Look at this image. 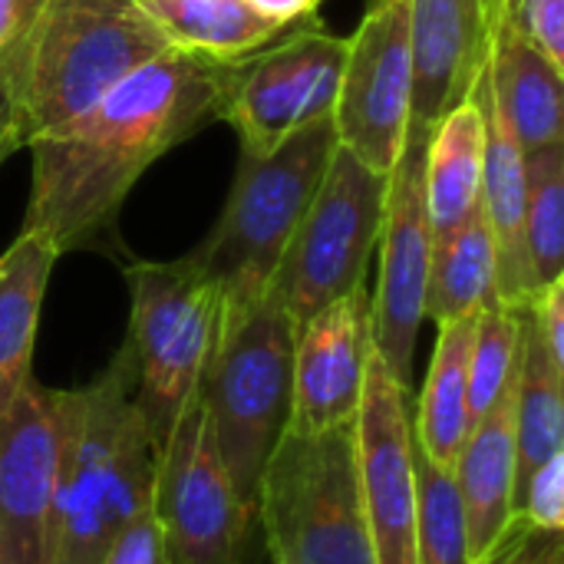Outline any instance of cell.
Instances as JSON below:
<instances>
[{
    "label": "cell",
    "mask_w": 564,
    "mask_h": 564,
    "mask_svg": "<svg viewBox=\"0 0 564 564\" xmlns=\"http://www.w3.org/2000/svg\"><path fill=\"white\" fill-rule=\"evenodd\" d=\"M248 3L271 23L288 30L317 20V7H321V0H248Z\"/></svg>",
    "instance_id": "cell-33"
},
{
    "label": "cell",
    "mask_w": 564,
    "mask_h": 564,
    "mask_svg": "<svg viewBox=\"0 0 564 564\" xmlns=\"http://www.w3.org/2000/svg\"><path fill=\"white\" fill-rule=\"evenodd\" d=\"M155 453L135 403V370L119 347L76 390V423L59 466L36 564H102L122 529L152 506Z\"/></svg>",
    "instance_id": "cell-2"
},
{
    "label": "cell",
    "mask_w": 564,
    "mask_h": 564,
    "mask_svg": "<svg viewBox=\"0 0 564 564\" xmlns=\"http://www.w3.org/2000/svg\"><path fill=\"white\" fill-rule=\"evenodd\" d=\"M387 188L390 175L337 145L268 284V294L294 324L364 288L383 231Z\"/></svg>",
    "instance_id": "cell-8"
},
{
    "label": "cell",
    "mask_w": 564,
    "mask_h": 564,
    "mask_svg": "<svg viewBox=\"0 0 564 564\" xmlns=\"http://www.w3.org/2000/svg\"><path fill=\"white\" fill-rule=\"evenodd\" d=\"M370 340V294L357 288L334 304L297 324L294 334V393L291 423L294 433H324L357 420Z\"/></svg>",
    "instance_id": "cell-15"
},
{
    "label": "cell",
    "mask_w": 564,
    "mask_h": 564,
    "mask_svg": "<svg viewBox=\"0 0 564 564\" xmlns=\"http://www.w3.org/2000/svg\"><path fill=\"white\" fill-rule=\"evenodd\" d=\"M558 453H564V367L549 357L525 307L516 377V496Z\"/></svg>",
    "instance_id": "cell-22"
},
{
    "label": "cell",
    "mask_w": 564,
    "mask_h": 564,
    "mask_svg": "<svg viewBox=\"0 0 564 564\" xmlns=\"http://www.w3.org/2000/svg\"><path fill=\"white\" fill-rule=\"evenodd\" d=\"M152 516L165 564H248L258 512L248 509L218 463L198 397L175 420L155 456Z\"/></svg>",
    "instance_id": "cell-9"
},
{
    "label": "cell",
    "mask_w": 564,
    "mask_h": 564,
    "mask_svg": "<svg viewBox=\"0 0 564 564\" xmlns=\"http://www.w3.org/2000/svg\"><path fill=\"white\" fill-rule=\"evenodd\" d=\"M476 317L479 314L440 324L436 350L413 416V436L443 469L456 466L469 436V350Z\"/></svg>",
    "instance_id": "cell-21"
},
{
    "label": "cell",
    "mask_w": 564,
    "mask_h": 564,
    "mask_svg": "<svg viewBox=\"0 0 564 564\" xmlns=\"http://www.w3.org/2000/svg\"><path fill=\"white\" fill-rule=\"evenodd\" d=\"M516 519L532 532H562L564 525V453L552 456L516 496Z\"/></svg>",
    "instance_id": "cell-28"
},
{
    "label": "cell",
    "mask_w": 564,
    "mask_h": 564,
    "mask_svg": "<svg viewBox=\"0 0 564 564\" xmlns=\"http://www.w3.org/2000/svg\"><path fill=\"white\" fill-rule=\"evenodd\" d=\"M502 7L522 36L564 66V0H502Z\"/></svg>",
    "instance_id": "cell-30"
},
{
    "label": "cell",
    "mask_w": 564,
    "mask_h": 564,
    "mask_svg": "<svg viewBox=\"0 0 564 564\" xmlns=\"http://www.w3.org/2000/svg\"><path fill=\"white\" fill-rule=\"evenodd\" d=\"M238 63L165 50L79 116L30 139L33 185L20 231H40L59 254H122L126 195L155 159L225 122Z\"/></svg>",
    "instance_id": "cell-1"
},
{
    "label": "cell",
    "mask_w": 564,
    "mask_h": 564,
    "mask_svg": "<svg viewBox=\"0 0 564 564\" xmlns=\"http://www.w3.org/2000/svg\"><path fill=\"white\" fill-rule=\"evenodd\" d=\"M56 258L59 251L40 231H20L0 254V413L33 380L30 360Z\"/></svg>",
    "instance_id": "cell-19"
},
{
    "label": "cell",
    "mask_w": 564,
    "mask_h": 564,
    "mask_svg": "<svg viewBox=\"0 0 564 564\" xmlns=\"http://www.w3.org/2000/svg\"><path fill=\"white\" fill-rule=\"evenodd\" d=\"M102 564H165L162 535H159V522L152 516V506L142 509L122 529V535L112 542V549L106 552Z\"/></svg>",
    "instance_id": "cell-31"
},
{
    "label": "cell",
    "mask_w": 564,
    "mask_h": 564,
    "mask_svg": "<svg viewBox=\"0 0 564 564\" xmlns=\"http://www.w3.org/2000/svg\"><path fill=\"white\" fill-rule=\"evenodd\" d=\"M413 413L410 390L370 354L357 410V463L364 516L377 564H416V489H413Z\"/></svg>",
    "instance_id": "cell-14"
},
{
    "label": "cell",
    "mask_w": 564,
    "mask_h": 564,
    "mask_svg": "<svg viewBox=\"0 0 564 564\" xmlns=\"http://www.w3.org/2000/svg\"><path fill=\"white\" fill-rule=\"evenodd\" d=\"M486 564H564L562 532H532L519 522Z\"/></svg>",
    "instance_id": "cell-32"
},
{
    "label": "cell",
    "mask_w": 564,
    "mask_h": 564,
    "mask_svg": "<svg viewBox=\"0 0 564 564\" xmlns=\"http://www.w3.org/2000/svg\"><path fill=\"white\" fill-rule=\"evenodd\" d=\"M165 50L175 46L145 0H43L26 30V142L89 109Z\"/></svg>",
    "instance_id": "cell-5"
},
{
    "label": "cell",
    "mask_w": 564,
    "mask_h": 564,
    "mask_svg": "<svg viewBox=\"0 0 564 564\" xmlns=\"http://www.w3.org/2000/svg\"><path fill=\"white\" fill-rule=\"evenodd\" d=\"M502 0H410L413 112L410 126L433 129L469 99L492 43Z\"/></svg>",
    "instance_id": "cell-16"
},
{
    "label": "cell",
    "mask_w": 564,
    "mask_h": 564,
    "mask_svg": "<svg viewBox=\"0 0 564 564\" xmlns=\"http://www.w3.org/2000/svg\"><path fill=\"white\" fill-rule=\"evenodd\" d=\"M258 529L271 564H377L364 516L357 420L284 430L258 486Z\"/></svg>",
    "instance_id": "cell-6"
},
{
    "label": "cell",
    "mask_w": 564,
    "mask_h": 564,
    "mask_svg": "<svg viewBox=\"0 0 564 564\" xmlns=\"http://www.w3.org/2000/svg\"><path fill=\"white\" fill-rule=\"evenodd\" d=\"M564 66L552 63L499 3L489 43V86L522 149L564 142Z\"/></svg>",
    "instance_id": "cell-18"
},
{
    "label": "cell",
    "mask_w": 564,
    "mask_h": 564,
    "mask_svg": "<svg viewBox=\"0 0 564 564\" xmlns=\"http://www.w3.org/2000/svg\"><path fill=\"white\" fill-rule=\"evenodd\" d=\"M76 423V390L30 380L0 413V564H36Z\"/></svg>",
    "instance_id": "cell-13"
},
{
    "label": "cell",
    "mask_w": 564,
    "mask_h": 564,
    "mask_svg": "<svg viewBox=\"0 0 564 564\" xmlns=\"http://www.w3.org/2000/svg\"><path fill=\"white\" fill-rule=\"evenodd\" d=\"M522 357V311L489 304L476 317L469 350V430L486 416L506 390L516 387Z\"/></svg>",
    "instance_id": "cell-27"
},
{
    "label": "cell",
    "mask_w": 564,
    "mask_h": 564,
    "mask_svg": "<svg viewBox=\"0 0 564 564\" xmlns=\"http://www.w3.org/2000/svg\"><path fill=\"white\" fill-rule=\"evenodd\" d=\"M416 564H469V535L453 469H443L413 436Z\"/></svg>",
    "instance_id": "cell-26"
},
{
    "label": "cell",
    "mask_w": 564,
    "mask_h": 564,
    "mask_svg": "<svg viewBox=\"0 0 564 564\" xmlns=\"http://www.w3.org/2000/svg\"><path fill=\"white\" fill-rule=\"evenodd\" d=\"M466 535L469 564H486L519 525L516 519V387L473 423L459 459L453 466Z\"/></svg>",
    "instance_id": "cell-17"
},
{
    "label": "cell",
    "mask_w": 564,
    "mask_h": 564,
    "mask_svg": "<svg viewBox=\"0 0 564 564\" xmlns=\"http://www.w3.org/2000/svg\"><path fill=\"white\" fill-rule=\"evenodd\" d=\"M496 301V241L482 205L463 225L433 238L426 278V317L440 324L479 314Z\"/></svg>",
    "instance_id": "cell-23"
},
{
    "label": "cell",
    "mask_w": 564,
    "mask_h": 564,
    "mask_svg": "<svg viewBox=\"0 0 564 564\" xmlns=\"http://www.w3.org/2000/svg\"><path fill=\"white\" fill-rule=\"evenodd\" d=\"M334 112L301 126L271 152H241L228 202L208 238L185 258L212 278L225 301L261 297L304 218L334 152Z\"/></svg>",
    "instance_id": "cell-4"
},
{
    "label": "cell",
    "mask_w": 564,
    "mask_h": 564,
    "mask_svg": "<svg viewBox=\"0 0 564 564\" xmlns=\"http://www.w3.org/2000/svg\"><path fill=\"white\" fill-rule=\"evenodd\" d=\"M525 251L539 291L564 278V142L525 152Z\"/></svg>",
    "instance_id": "cell-25"
},
{
    "label": "cell",
    "mask_w": 564,
    "mask_h": 564,
    "mask_svg": "<svg viewBox=\"0 0 564 564\" xmlns=\"http://www.w3.org/2000/svg\"><path fill=\"white\" fill-rule=\"evenodd\" d=\"M347 50V36L311 20L245 56L225 106V122L238 132L241 152H271L301 126L334 112Z\"/></svg>",
    "instance_id": "cell-10"
},
{
    "label": "cell",
    "mask_w": 564,
    "mask_h": 564,
    "mask_svg": "<svg viewBox=\"0 0 564 564\" xmlns=\"http://www.w3.org/2000/svg\"><path fill=\"white\" fill-rule=\"evenodd\" d=\"M350 40L334 126L344 149L390 175L413 112L410 0H370Z\"/></svg>",
    "instance_id": "cell-12"
},
{
    "label": "cell",
    "mask_w": 564,
    "mask_h": 564,
    "mask_svg": "<svg viewBox=\"0 0 564 564\" xmlns=\"http://www.w3.org/2000/svg\"><path fill=\"white\" fill-rule=\"evenodd\" d=\"M433 129L410 126L400 159L390 172L387 215L380 231V281L370 294V340L390 377L410 390L413 350L426 321V278L433 228L423 192L426 145Z\"/></svg>",
    "instance_id": "cell-11"
},
{
    "label": "cell",
    "mask_w": 564,
    "mask_h": 564,
    "mask_svg": "<svg viewBox=\"0 0 564 564\" xmlns=\"http://www.w3.org/2000/svg\"><path fill=\"white\" fill-rule=\"evenodd\" d=\"M482 162H486V119L476 93L446 112L430 135L423 192L433 238L453 231L482 205Z\"/></svg>",
    "instance_id": "cell-20"
},
{
    "label": "cell",
    "mask_w": 564,
    "mask_h": 564,
    "mask_svg": "<svg viewBox=\"0 0 564 564\" xmlns=\"http://www.w3.org/2000/svg\"><path fill=\"white\" fill-rule=\"evenodd\" d=\"M23 59H26V33L17 36L0 53V165L26 145L23 122Z\"/></svg>",
    "instance_id": "cell-29"
},
{
    "label": "cell",
    "mask_w": 564,
    "mask_h": 564,
    "mask_svg": "<svg viewBox=\"0 0 564 564\" xmlns=\"http://www.w3.org/2000/svg\"><path fill=\"white\" fill-rule=\"evenodd\" d=\"M175 50L208 59H245L288 26L261 17L248 0H145ZM294 30V26H291Z\"/></svg>",
    "instance_id": "cell-24"
},
{
    "label": "cell",
    "mask_w": 564,
    "mask_h": 564,
    "mask_svg": "<svg viewBox=\"0 0 564 564\" xmlns=\"http://www.w3.org/2000/svg\"><path fill=\"white\" fill-rule=\"evenodd\" d=\"M294 334L297 324L268 291L251 301H225L195 387L208 443L238 499L254 512L268 456L291 423Z\"/></svg>",
    "instance_id": "cell-3"
},
{
    "label": "cell",
    "mask_w": 564,
    "mask_h": 564,
    "mask_svg": "<svg viewBox=\"0 0 564 564\" xmlns=\"http://www.w3.org/2000/svg\"><path fill=\"white\" fill-rule=\"evenodd\" d=\"M122 274L132 301L122 347L132 360L135 403L159 456L185 403L195 397L225 294L188 258L132 261Z\"/></svg>",
    "instance_id": "cell-7"
},
{
    "label": "cell",
    "mask_w": 564,
    "mask_h": 564,
    "mask_svg": "<svg viewBox=\"0 0 564 564\" xmlns=\"http://www.w3.org/2000/svg\"><path fill=\"white\" fill-rule=\"evenodd\" d=\"M43 0H0V53L30 30Z\"/></svg>",
    "instance_id": "cell-34"
}]
</instances>
